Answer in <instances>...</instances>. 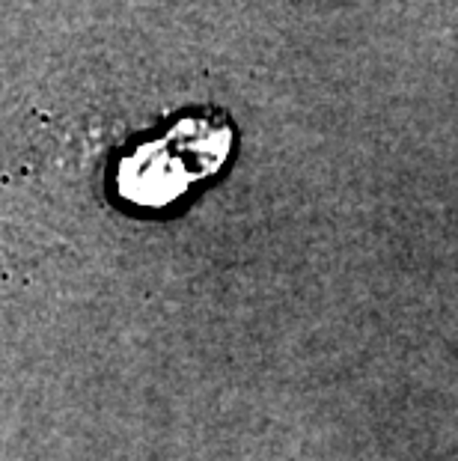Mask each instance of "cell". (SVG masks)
Wrapping results in <instances>:
<instances>
[{"mask_svg":"<svg viewBox=\"0 0 458 461\" xmlns=\"http://www.w3.org/2000/svg\"><path fill=\"white\" fill-rule=\"evenodd\" d=\"M232 125L218 111L182 113L167 129L129 146L113 164V191L134 209H167L223 167Z\"/></svg>","mask_w":458,"mask_h":461,"instance_id":"obj_1","label":"cell"}]
</instances>
